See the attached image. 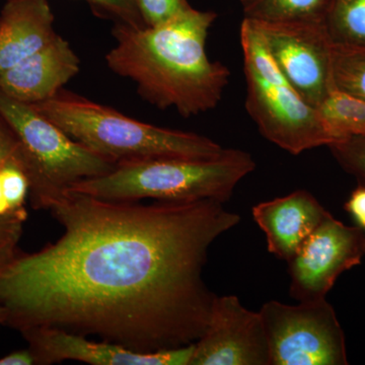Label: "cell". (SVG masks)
Returning <instances> with one entry per match:
<instances>
[{
  "instance_id": "5b68a950",
  "label": "cell",
  "mask_w": 365,
  "mask_h": 365,
  "mask_svg": "<svg viewBox=\"0 0 365 365\" xmlns=\"http://www.w3.org/2000/svg\"><path fill=\"white\" fill-rule=\"evenodd\" d=\"M240 38L246 109L261 135L292 155L335 143L318 110L281 73L251 21L242 20Z\"/></svg>"
},
{
  "instance_id": "4fadbf2b",
  "label": "cell",
  "mask_w": 365,
  "mask_h": 365,
  "mask_svg": "<svg viewBox=\"0 0 365 365\" xmlns=\"http://www.w3.org/2000/svg\"><path fill=\"white\" fill-rule=\"evenodd\" d=\"M252 213L265 234L269 253L287 263L307 237L331 215L306 190L257 204Z\"/></svg>"
},
{
  "instance_id": "ba28073f",
  "label": "cell",
  "mask_w": 365,
  "mask_h": 365,
  "mask_svg": "<svg viewBox=\"0 0 365 365\" xmlns=\"http://www.w3.org/2000/svg\"><path fill=\"white\" fill-rule=\"evenodd\" d=\"M251 21L281 73L300 97L317 109L336 88L333 43L324 24Z\"/></svg>"
},
{
  "instance_id": "8fae6325",
  "label": "cell",
  "mask_w": 365,
  "mask_h": 365,
  "mask_svg": "<svg viewBox=\"0 0 365 365\" xmlns=\"http://www.w3.org/2000/svg\"><path fill=\"white\" fill-rule=\"evenodd\" d=\"M21 334L38 365L66 360L93 365H189L194 351L192 344L163 351L137 352L116 343L95 342L86 339V336L46 327L28 329Z\"/></svg>"
},
{
  "instance_id": "e0dca14e",
  "label": "cell",
  "mask_w": 365,
  "mask_h": 365,
  "mask_svg": "<svg viewBox=\"0 0 365 365\" xmlns=\"http://www.w3.org/2000/svg\"><path fill=\"white\" fill-rule=\"evenodd\" d=\"M323 24L333 44L365 48V0H331Z\"/></svg>"
},
{
  "instance_id": "d4e9b609",
  "label": "cell",
  "mask_w": 365,
  "mask_h": 365,
  "mask_svg": "<svg viewBox=\"0 0 365 365\" xmlns=\"http://www.w3.org/2000/svg\"><path fill=\"white\" fill-rule=\"evenodd\" d=\"M35 357L29 348L9 353L0 359V365H34Z\"/></svg>"
},
{
  "instance_id": "603a6c76",
  "label": "cell",
  "mask_w": 365,
  "mask_h": 365,
  "mask_svg": "<svg viewBox=\"0 0 365 365\" xmlns=\"http://www.w3.org/2000/svg\"><path fill=\"white\" fill-rule=\"evenodd\" d=\"M86 1L112 14L121 23L132 26H145L139 13L136 0H86Z\"/></svg>"
},
{
  "instance_id": "52a82bcc",
  "label": "cell",
  "mask_w": 365,
  "mask_h": 365,
  "mask_svg": "<svg viewBox=\"0 0 365 365\" xmlns=\"http://www.w3.org/2000/svg\"><path fill=\"white\" fill-rule=\"evenodd\" d=\"M270 365H347L345 334L326 299L290 306L270 300L260 312Z\"/></svg>"
},
{
  "instance_id": "ac0fdd59",
  "label": "cell",
  "mask_w": 365,
  "mask_h": 365,
  "mask_svg": "<svg viewBox=\"0 0 365 365\" xmlns=\"http://www.w3.org/2000/svg\"><path fill=\"white\" fill-rule=\"evenodd\" d=\"M30 182L18 153L0 165V218L28 217L26 202Z\"/></svg>"
},
{
  "instance_id": "5bb4252c",
  "label": "cell",
  "mask_w": 365,
  "mask_h": 365,
  "mask_svg": "<svg viewBox=\"0 0 365 365\" xmlns=\"http://www.w3.org/2000/svg\"><path fill=\"white\" fill-rule=\"evenodd\" d=\"M53 26L48 0H6L0 14V73L54 40Z\"/></svg>"
},
{
  "instance_id": "277c9868",
  "label": "cell",
  "mask_w": 365,
  "mask_h": 365,
  "mask_svg": "<svg viewBox=\"0 0 365 365\" xmlns=\"http://www.w3.org/2000/svg\"><path fill=\"white\" fill-rule=\"evenodd\" d=\"M255 169L256 163L249 153L227 148L225 155L213 160L150 158L117 163L107 175L83 180L68 191L117 202L211 199L225 203L237 184Z\"/></svg>"
},
{
  "instance_id": "9a60e30c",
  "label": "cell",
  "mask_w": 365,
  "mask_h": 365,
  "mask_svg": "<svg viewBox=\"0 0 365 365\" xmlns=\"http://www.w3.org/2000/svg\"><path fill=\"white\" fill-rule=\"evenodd\" d=\"M331 0H241L244 19L262 23L323 24Z\"/></svg>"
},
{
  "instance_id": "484cf974",
  "label": "cell",
  "mask_w": 365,
  "mask_h": 365,
  "mask_svg": "<svg viewBox=\"0 0 365 365\" xmlns=\"http://www.w3.org/2000/svg\"><path fill=\"white\" fill-rule=\"evenodd\" d=\"M6 309H4L1 306H0V326L6 324Z\"/></svg>"
},
{
  "instance_id": "44dd1931",
  "label": "cell",
  "mask_w": 365,
  "mask_h": 365,
  "mask_svg": "<svg viewBox=\"0 0 365 365\" xmlns=\"http://www.w3.org/2000/svg\"><path fill=\"white\" fill-rule=\"evenodd\" d=\"M145 26H157L174 20L192 9L188 0H136Z\"/></svg>"
},
{
  "instance_id": "cb8c5ba5",
  "label": "cell",
  "mask_w": 365,
  "mask_h": 365,
  "mask_svg": "<svg viewBox=\"0 0 365 365\" xmlns=\"http://www.w3.org/2000/svg\"><path fill=\"white\" fill-rule=\"evenodd\" d=\"M18 140L6 120L0 116V165L18 153Z\"/></svg>"
},
{
  "instance_id": "d6986e66",
  "label": "cell",
  "mask_w": 365,
  "mask_h": 365,
  "mask_svg": "<svg viewBox=\"0 0 365 365\" xmlns=\"http://www.w3.org/2000/svg\"><path fill=\"white\" fill-rule=\"evenodd\" d=\"M335 88L365 101V48L333 44Z\"/></svg>"
},
{
  "instance_id": "2e32d148",
  "label": "cell",
  "mask_w": 365,
  "mask_h": 365,
  "mask_svg": "<svg viewBox=\"0 0 365 365\" xmlns=\"http://www.w3.org/2000/svg\"><path fill=\"white\" fill-rule=\"evenodd\" d=\"M317 110L335 143L365 136V101L334 88Z\"/></svg>"
},
{
  "instance_id": "7a4b0ae2",
  "label": "cell",
  "mask_w": 365,
  "mask_h": 365,
  "mask_svg": "<svg viewBox=\"0 0 365 365\" xmlns=\"http://www.w3.org/2000/svg\"><path fill=\"white\" fill-rule=\"evenodd\" d=\"M216 16L192 7L157 26L120 21L113 30L116 44L106 55L107 66L133 81L139 95L158 109H175L184 118L210 111L230 78L227 67L206 53Z\"/></svg>"
},
{
  "instance_id": "30bf717a",
  "label": "cell",
  "mask_w": 365,
  "mask_h": 365,
  "mask_svg": "<svg viewBox=\"0 0 365 365\" xmlns=\"http://www.w3.org/2000/svg\"><path fill=\"white\" fill-rule=\"evenodd\" d=\"M189 365H270L260 313L246 309L235 295H216Z\"/></svg>"
},
{
  "instance_id": "ffe728a7",
  "label": "cell",
  "mask_w": 365,
  "mask_h": 365,
  "mask_svg": "<svg viewBox=\"0 0 365 365\" xmlns=\"http://www.w3.org/2000/svg\"><path fill=\"white\" fill-rule=\"evenodd\" d=\"M336 162L365 186V136H350L328 146Z\"/></svg>"
},
{
  "instance_id": "8992f818",
  "label": "cell",
  "mask_w": 365,
  "mask_h": 365,
  "mask_svg": "<svg viewBox=\"0 0 365 365\" xmlns=\"http://www.w3.org/2000/svg\"><path fill=\"white\" fill-rule=\"evenodd\" d=\"M0 116L19 144V158L30 182L31 204L36 210L51 207L76 182L104 176L117 163L73 140L31 105L0 90Z\"/></svg>"
},
{
  "instance_id": "3957f363",
  "label": "cell",
  "mask_w": 365,
  "mask_h": 365,
  "mask_svg": "<svg viewBox=\"0 0 365 365\" xmlns=\"http://www.w3.org/2000/svg\"><path fill=\"white\" fill-rule=\"evenodd\" d=\"M31 106L73 140L115 163L150 158L213 160L227 150L200 134L144 123L62 90Z\"/></svg>"
},
{
  "instance_id": "7c38bea8",
  "label": "cell",
  "mask_w": 365,
  "mask_h": 365,
  "mask_svg": "<svg viewBox=\"0 0 365 365\" xmlns=\"http://www.w3.org/2000/svg\"><path fill=\"white\" fill-rule=\"evenodd\" d=\"M79 71L78 55L57 35L39 51L1 72L0 90L24 104H40L56 96Z\"/></svg>"
},
{
  "instance_id": "6da1fadb",
  "label": "cell",
  "mask_w": 365,
  "mask_h": 365,
  "mask_svg": "<svg viewBox=\"0 0 365 365\" xmlns=\"http://www.w3.org/2000/svg\"><path fill=\"white\" fill-rule=\"evenodd\" d=\"M217 200H102L67 191L52 204L54 242L0 269L4 326L97 335L137 352L194 344L216 295L203 279L211 245L241 216Z\"/></svg>"
},
{
  "instance_id": "7402d4cb",
  "label": "cell",
  "mask_w": 365,
  "mask_h": 365,
  "mask_svg": "<svg viewBox=\"0 0 365 365\" xmlns=\"http://www.w3.org/2000/svg\"><path fill=\"white\" fill-rule=\"evenodd\" d=\"M21 218H0V269L20 254L19 242L23 235L24 223Z\"/></svg>"
},
{
  "instance_id": "9c48e42d",
  "label": "cell",
  "mask_w": 365,
  "mask_h": 365,
  "mask_svg": "<svg viewBox=\"0 0 365 365\" xmlns=\"http://www.w3.org/2000/svg\"><path fill=\"white\" fill-rule=\"evenodd\" d=\"M364 257V232L329 215L287 263L290 297L299 302L326 299L338 278Z\"/></svg>"
}]
</instances>
